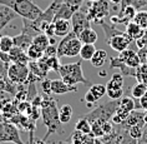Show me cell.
Here are the masks:
<instances>
[{"instance_id": "21", "label": "cell", "mask_w": 147, "mask_h": 144, "mask_svg": "<svg viewBox=\"0 0 147 144\" xmlns=\"http://www.w3.org/2000/svg\"><path fill=\"white\" fill-rule=\"evenodd\" d=\"M79 39L82 44H95L98 40V35H97V33L90 27V28H86L85 30L79 35Z\"/></svg>"}, {"instance_id": "45", "label": "cell", "mask_w": 147, "mask_h": 144, "mask_svg": "<svg viewBox=\"0 0 147 144\" xmlns=\"http://www.w3.org/2000/svg\"><path fill=\"white\" fill-rule=\"evenodd\" d=\"M0 59H1L6 64H11V60H10V55L9 53H5V51H0Z\"/></svg>"}, {"instance_id": "26", "label": "cell", "mask_w": 147, "mask_h": 144, "mask_svg": "<svg viewBox=\"0 0 147 144\" xmlns=\"http://www.w3.org/2000/svg\"><path fill=\"white\" fill-rule=\"evenodd\" d=\"M96 48L95 44H82L81 50H80V58L81 60H91L94 54L96 53Z\"/></svg>"}, {"instance_id": "38", "label": "cell", "mask_w": 147, "mask_h": 144, "mask_svg": "<svg viewBox=\"0 0 147 144\" xmlns=\"http://www.w3.org/2000/svg\"><path fill=\"white\" fill-rule=\"evenodd\" d=\"M91 133L95 138H102L104 136V130H102V121H94L91 123Z\"/></svg>"}, {"instance_id": "24", "label": "cell", "mask_w": 147, "mask_h": 144, "mask_svg": "<svg viewBox=\"0 0 147 144\" xmlns=\"http://www.w3.org/2000/svg\"><path fill=\"white\" fill-rule=\"evenodd\" d=\"M72 106L70 104H65L61 108H59V118H60V121L62 124L70 123V120L72 118Z\"/></svg>"}, {"instance_id": "22", "label": "cell", "mask_w": 147, "mask_h": 144, "mask_svg": "<svg viewBox=\"0 0 147 144\" xmlns=\"http://www.w3.org/2000/svg\"><path fill=\"white\" fill-rule=\"evenodd\" d=\"M109 59V54L107 51L104 50V49H100V50H96V53L94 54L92 59H91V64H92L95 68H102V66L105 65V63Z\"/></svg>"}, {"instance_id": "46", "label": "cell", "mask_w": 147, "mask_h": 144, "mask_svg": "<svg viewBox=\"0 0 147 144\" xmlns=\"http://www.w3.org/2000/svg\"><path fill=\"white\" fill-rule=\"evenodd\" d=\"M140 106L142 110H147V93L140 99Z\"/></svg>"}, {"instance_id": "25", "label": "cell", "mask_w": 147, "mask_h": 144, "mask_svg": "<svg viewBox=\"0 0 147 144\" xmlns=\"http://www.w3.org/2000/svg\"><path fill=\"white\" fill-rule=\"evenodd\" d=\"M123 87V75L121 73H115L106 84V89H121Z\"/></svg>"}, {"instance_id": "44", "label": "cell", "mask_w": 147, "mask_h": 144, "mask_svg": "<svg viewBox=\"0 0 147 144\" xmlns=\"http://www.w3.org/2000/svg\"><path fill=\"white\" fill-rule=\"evenodd\" d=\"M137 144H147V124L145 125V128H143L142 136L137 140Z\"/></svg>"}, {"instance_id": "2", "label": "cell", "mask_w": 147, "mask_h": 144, "mask_svg": "<svg viewBox=\"0 0 147 144\" xmlns=\"http://www.w3.org/2000/svg\"><path fill=\"white\" fill-rule=\"evenodd\" d=\"M0 4L11 8L21 19L35 20L41 15L44 10L32 0H0Z\"/></svg>"}, {"instance_id": "37", "label": "cell", "mask_w": 147, "mask_h": 144, "mask_svg": "<svg viewBox=\"0 0 147 144\" xmlns=\"http://www.w3.org/2000/svg\"><path fill=\"white\" fill-rule=\"evenodd\" d=\"M146 124H138V125H134V127H131L130 129L127 130V133L130 134L132 138L135 139H140L142 136V133H143V128H145Z\"/></svg>"}, {"instance_id": "16", "label": "cell", "mask_w": 147, "mask_h": 144, "mask_svg": "<svg viewBox=\"0 0 147 144\" xmlns=\"http://www.w3.org/2000/svg\"><path fill=\"white\" fill-rule=\"evenodd\" d=\"M76 90H78V88L66 84L62 79L51 80V91L54 94H66V93H71V91H76Z\"/></svg>"}, {"instance_id": "50", "label": "cell", "mask_w": 147, "mask_h": 144, "mask_svg": "<svg viewBox=\"0 0 147 144\" xmlns=\"http://www.w3.org/2000/svg\"><path fill=\"white\" fill-rule=\"evenodd\" d=\"M94 144H105V143L101 140V138H96L95 139V142H94Z\"/></svg>"}, {"instance_id": "6", "label": "cell", "mask_w": 147, "mask_h": 144, "mask_svg": "<svg viewBox=\"0 0 147 144\" xmlns=\"http://www.w3.org/2000/svg\"><path fill=\"white\" fill-rule=\"evenodd\" d=\"M0 143H13L25 144L19 133V129L14 123L10 121H0Z\"/></svg>"}, {"instance_id": "39", "label": "cell", "mask_w": 147, "mask_h": 144, "mask_svg": "<svg viewBox=\"0 0 147 144\" xmlns=\"http://www.w3.org/2000/svg\"><path fill=\"white\" fill-rule=\"evenodd\" d=\"M40 88H41V90H42V94H45V95H50L53 91H51V80L50 79H42L41 82H40Z\"/></svg>"}, {"instance_id": "51", "label": "cell", "mask_w": 147, "mask_h": 144, "mask_svg": "<svg viewBox=\"0 0 147 144\" xmlns=\"http://www.w3.org/2000/svg\"><path fill=\"white\" fill-rule=\"evenodd\" d=\"M143 120L147 124V110H143Z\"/></svg>"}, {"instance_id": "31", "label": "cell", "mask_w": 147, "mask_h": 144, "mask_svg": "<svg viewBox=\"0 0 147 144\" xmlns=\"http://www.w3.org/2000/svg\"><path fill=\"white\" fill-rule=\"evenodd\" d=\"M75 130H79L80 133H84V134H89V133H91V123L85 117L80 118L78 123L75 124Z\"/></svg>"}, {"instance_id": "34", "label": "cell", "mask_w": 147, "mask_h": 144, "mask_svg": "<svg viewBox=\"0 0 147 144\" xmlns=\"http://www.w3.org/2000/svg\"><path fill=\"white\" fill-rule=\"evenodd\" d=\"M134 21L136 24H138L142 29L147 30V12L146 10H140V12L136 13Z\"/></svg>"}, {"instance_id": "5", "label": "cell", "mask_w": 147, "mask_h": 144, "mask_svg": "<svg viewBox=\"0 0 147 144\" xmlns=\"http://www.w3.org/2000/svg\"><path fill=\"white\" fill-rule=\"evenodd\" d=\"M82 43L80 39L75 35V33L71 31L64 38H61L60 43L57 45V58L60 59L62 57H69L74 58L80 55V50H81Z\"/></svg>"}, {"instance_id": "30", "label": "cell", "mask_w": 147, "mask_h": 144, "mask_svg": "<svg viewBox=\"0 0 147 144\" xmlns=\"http://www.w3.org/2000/svg\"><path fill=\"white\" fill-rule=\"evenodd\" d=\"M100 25L102 27V29H104L105 36L107 38V40L111 39L112 36H115V35H119V34H122V33H125V31H121V30H119V29H116L115 25H109V24H106L104 20L100 21Z\"/></svg>"}, {"instance_id": "9", "label": "cell", "mask_w": 147, "mask_h": 144, "mask_svg": "<svg viewBox=\"0 0 147 144\" xmlns=\"http://www.w3.org/2000/svg\"><path fill=\"white\" fill-rule=\"evenodd\" d=\"M29 74H30V70L28 65H19L11 63L8 68V79L16 85L26 83Z\"/></svg>"}, {"instance_id": "42", "label": "cell", "mask_w": 147, "mask_h": 144, "mask_svg": "<svg viewBox=\"0 0 147 144\" xmlns=\"http://www.w3.org/2000/svg\"><path fill=\"white\" fill-rule=\"evenodd\" d=\"M10 64H6V63H4L0 59V75L3 76H6L8 78V68H9Z\"/></svg>"}, {"instance_id": "36", "label": "cell", "mask_w": 147, "mask_h": 144, "mask_svg": "<svg viewBox=\"0 0 147 144\" xmlns=\"http://www.w3.org/2000/svg\"><path fill=\"white\" fill-rule=\"evenodd\" d=\"M127 5H131L137 10V9H141L143 6L147 5V0H122L121 3V8H125Z\"/></svg>"}, {"instance_id": "8", "label": "cell", "mask_w": 147, "mask_h": 144, "mask_svg": "<svg viewBox=\"0 0 147 144\" xmlns=\"http://www.w3.org/2000/svg\"><path fill=\"white\" fill-rule=\"evenodd\" d=\"M71 25L72 31L79 38V35L85 30L86 28L91 27V21L87 15V8H80L74 15L71 16Z\"/></svg>"}, {"instance_id": "55", "label": "cell", "mask_w": 147, "mask_h": 144, "mask_svg": "<svg viewBox=\"0 0 147 144\" xmlns=\"http://www.w3.org/2000/svg\"><path fill=\"white\" fill-rule=\"evenodd\" d=\"M0 39H1V36H0Z\"/></svg>"}, {"instance_id": "41", "label": "cell", "mask_w": 147, "mask_h": 144, "mask_svg": "<svg viewBox=\"0 0 147 144\" xmlns=\"http://www.w3.org/2000/svg\"><path fill=\"white\" fill-rule=\"evenodd\" d=\"M45 57H57V46L55 45H49L44 51Z\"/></svg>"}, {"instance_id": "29", "label": "cell", "mask_w": 147, "mask_h": 144, "mask_svg": "<svg viewBox=\"0 0 147 144\" xmlns=\"http://www.w3.org/2000/svg\"><path fill=\"white\" fill-rule=\"evenodd\" d=\"M147 93V84L145 83H137L136 85L132 87L131 90V97L135 99V100H140L143 95Z\"/></svg>"}, {"instance_id": "48", "label": "cell", "mask_w": 147, "mask_h": 144, "mask_svg": "<svg viewBox=\"0 0 147 144\" xmlns=\"http://www.w3.org/2000/svg\"><path fill=\"white\" fill-rule=\"evenodd\" d=\"M110 1H111L113 5H121V3H122V0H110Z\"/></svg>"}, {"instance_id": "13", "label": "cell", "mask_w": 147, "mask_h": 144, "mask_svg": "<svg viewBox=\"0 0 147 144\" xmlns=\"http://www.w3.org/2000/svg\"><path fill=\"white\" fill-rule=\"evenodd\" d=\"M54 25H55V36L56 38H64V36H66L72 31L71 20L69 19H55Z\"/></svg>"}, {"instance_id": "54", "label": "cell", "mask_w": 147, "mask_h": 144, "mask_svg": "<svg viewBox=\"0 0 147 144\" xmlns=\"http://www.w3.org/2000/svg\"><path fill=\"white\" fill-rule=\"evenodd\" d=\"M117 144H120V138H119V142H117Z\"/></svg>"}, {"instance_id": "12", "label": "cell", "mask_w": 147, "mask_h": 144, "mask_svg": "<svg viewBox=\"0 0 147 144\" xmlns=\"http://www.w3.org/2000/svg\"><path fill=\"white\" fill-rule=\"evenodd\" d=\"M138 124H146L145 120H143V112L140 109H134L132 112H130L126 120L119 125L120 127L119 129H121V130H128L131 127L138 125Z\"/></svg>"}, {"instance_id": "40", "label": "cell", "mask_w": 147, "mask_h": 144, "mask_svg": "<svg viewBox=\"0 0 147 144\" xmlns=\"http://www.w3.org/2000/svg\"><path fill=\"white\" fill-rule=\"evenodd\" d=\"M102 130H104V135L106 134H111L112 132H115V129H113V123L112 121H102Z\"/></svg>"}, {"instance_id": "1", "label": "cell", "mask_w": 147, "mask_h": 144, "mask_svg": "<svg viewBox=\"0 0 147 144\" xmlns=\"http://www.w3.org/2000/svg\"><path fill=\"white\" fill-rule=\"evenodd\" d=\"M40 113H41L42 123L46 125L47 132L44 139L47 140L50 135L55 133H60L62 130V123L59 118V106L55 99L50 98V95L42 94V103L40 106Z\"/></svg>"}, {"instance_id": "33", "label": "cell", "mask_w": 147, "mask_h": 144, "mask_svg": "<svg viewBox=\"0 0 147 144\" xmlns=\"http://www.w3.org/2000/svg\"><path fill=\"white\" fill-rule=\"evenodd\" d=\"M14 48V39L10 35H3L0 39V51H5L9 53Z\"/></svg>"}, {"instance_id": "7", "label": "cell", "mask_w": 147, "mask_h": 144, "mask_svg": "<svg viewBox=\"0 0 147 144\" xmlns=\"http://www.w3.org/2000/svg\"><path fill=\"white\" fill-rule=\"evenodd\" d=\"M110 0H97V1L90 3V6L87 8V15L90 21H94L96 24H100V21L104 20L110 14Z\"/></svg>"}, {"instance_id": "18", "label": "cell", "mask_w": 147, "mask_h": 144, "mask_svg": "<svg viewBox=\"0 0 147 144\" xmlns=\"http://www.w3.org/2000/svg\"><path fill=\"white\" fill-rule=\"evenodd\" d=\"M125 33H126V34L130 36L132 40H137V39L142 38V36L145 35L146 30H145V29H142L138 24H136L135 21L132 20V21H128V23L126 24V29H125Z\"/></svg>"}, {"instance_id": "27", "label": "cell", "mask_w": 147, "mask_h": 144, "mask_svg": "<svg viewBox=\"0 0 147 144\" xmlns=\"http://www.w3.org/2000/svg\"><path fill=\"white\" fill-rule=\"evenodd\" d=\"M44 64H45V66L47 68V70H54V72H59V68H60V59H59L57 57H44L40 59Z\"/></svg>"}, {"instance_id": "43", "label": "cell", "mask_w": 147, "mask_h": 144, "mask_svg": "<svg viewBox=\"0 0 147 144\" xmlns=\"http://www.w3.org/2000/svg\"><path fill=\"white\" fill-rule=\"evenodd\" d=\"M44 34L47 35L49 38H53V36H55V25H54V23H51V24L49 25V27H47V28L45 29Z\"/></svg>"}, {"instance_id": "11", "label": "cell", "mask_w": 147, "mask_h": 144, "mask_svg": "<svg viewBox=\"0 0 147 144\" xmlns=\"http://www.w3.org/2000/svg\"><path fill=\"white\" fill-rule=\"evenodd\" d=\"M131 42H132V39L126 34V33L115 35V36H112L111 39L107 40V43H109V45L111 46V49L117 51V53H121V51L128 49Z\"/></svg>"}, {"instance_id": "52", "label": "cell", "mask_w": 147, "mask_h": 144, "mask_svg": "<svg viewBox=\"0 0 147 144\" xmlns=\"http://www.w3.org/2000/svg\"><path fill=\"white\" fill-rule=\"evenodd\" d=\"M3 120H4V118H3V114L0 112V121H3Z\"/></svg>"}, {"instance_id": "28", "label": "cell", "mask_w": 147, "mask_h": 144, "mask_svg": "<svg viewBox=\"0 0 147 144\" xmlns=\"http://www.w3.org/2000/svg\"><path fill=\"white\" fill-rule=\"evenodd\" d=\"M32 45H35L38 49H40L41 51H45V49L50 45V42H49V36L45 35L44 33L41 34L36 35L34 39H32Z\"/></svg>"}, {"instance_id": "10", "label": "cell", "mask_w": 147, "mask_h": 144, "mask_svg": "<svg viewBox=\"0 0 147 144\" xmlns=\"http://www.w3.org/2000/svg\"><path fill=\"white\" fill-rule=\"evenodd\" d=\"M104 95H106V85H104V84H94L86 91L82 102H85L89 108H94V106L97 105V102Z\"/></svg>"}, {"instance_id": "3", "label": "cell", "mask_w": 147, "mask_h": 144, "mask_svg": "<svg viewBox=\"0 0 147 144\" xmlns=\"http://www.w3.org/2000/svg\"><path fill=\"white\" fill-rule=\"evenodd\" d=\"M57 73L60 74V78L69 85L76 87L80 83L87 84V80L84 76L82 72V60L70 63V64H61Z\"/></svg>"}, {"instance_id": "32", "label": "cell", "mask_w": 147, "mask_h": 144, "mask_svg": "<svg viewBox=\"0 0 147 144\" xmlns=\"http://www.w3.org/2000/svg\"><path fill=\"white\" fill-rule=\"evenodd\" d=\"M119 108L126 110V112H132L134 109H136V103H135V99L134 98H130V97H122L120 99V105Z\"/></svg>"}, {"instance_id": "53", "label": "cell", "mask_w": 147, "mask_h": 144, "mask_svg": "<svg viewBox=\"0 0 147 144\" xmlns=\"http://www.w3.org/2000/svg\"><path fill=\"white\" fill-rule=\"evenodd\" d=\"M87 1H90V3H94V1H97V0H87Z\"/></svg>"}, {"instance_id": "20", "label": "cell", "mask_w": 147, "mask_h": 144, "mask_svg": "<svg viewBox=\"0 0 147 144\" xmlns=\"http://www.w3.org/2000/svg\"><path fill=\"white\" fill-rule=\"evenodd\" d=\"M78 10L79 9L74 8V6L67 4V3L64 0V3L61 4L60 9H59V12L56 14V16H55V19H69V20H71V16L78 12Z\"/></svg>"}, {"instance_id": "17", "label": "cell", "mask_w": 147, "mask_h": 144, "mask_svg": "<svg viewBox=\"0 0 147 144\" xmlns=\"http://www.w3.org/2000/svg\"><path fill=\"white\" fill-rule=\"evenodd\" d=\"M95 139L96 138L94 136L92 133L84 134V133H80L79 130H74L71 138H70V144H94Z\"/></svg>"}, {"instance_id": "19", "label": "cell", "mask_w": 147, "mask_h": 144, "mask_svg": "<svg viewBox=\"0 0 147 144\" xmlns=\"http://www.w3.org/2000/svg\"><path fill=\"white\" fill-rule=\"evenodd\" d=\"M14 39V46H18L20 49H23L24 51H26L29 49V46L32 44V36L29 34H25V33H20L16 36H13Z\"/></svg>"}, {"instance_id": "23", "label": "cell", "mask_w": 147, "mask_h": 144, "mask_svg": "<svg viewBox=\"0 0 147 144\" xmlns=\"http://www.w3.org/2000/svg\"><path fill=\"white\" fill-rule=\"evenodd\" d=\"M136 9L134 8V6H131V5H127V6H125V8H121L120 10V21H121V24H127L128 21H132L134 20V18L136 15Z\"/></svg>"}, {"instance_id": "15", "label": "cell", "mask_w": 147, "mask_h": 144, "mask_svg": "<svg viewBox=\"0 0 147 144\" xmlns=\"http://www.w3.org/2000/svg\"><path fill=\"white\" fill-rule=\"evenodd\" d=\"M9 55H10V60L14 64H19V65H29V59L26 51H24L23 49L18 46H14L11 50L9 51Z\"/></svg>"}, {"instance_id": "47", "label": "cell", "mask_w": 147, "mask_h": 144, "mask_svg": "<svg viewBox=\"0 0 147 144\" xmlns=\"http://www.w3.org/2000/svg\"><path fill=\"white\" fill-rule=\"evenodd\" d=\"M31 144H47V142L45 139H34V142H32Z\"/></svg>"}, {"instance_id": "14", "label": "cell", "mask_w": 147, "mask_h": 144, "mask_svg": "<svg viewBox=\"0 0 147 144\" xmlns=\"http://www.w3.org/2000/svg\"><path fill=\"white\" fill-rule=\"evenodd\" d=\"M18 16L19 15H18L11 8L0 4V31H1L11 20L16 19Z\"/></svg>"}, {"instance_id": "49", "label": "cell", "mask_w": 147, "mask_h": 144, "mask_svg": "<svg viewBox=\"0 0 147 144\" xmlns=\"http://www.w3.org/2000/svg\"><path fill=\"white\" fill-rule=\"evenodd\" d=\"M56 36H53V38H49V42H50V45H55V43H56Z\"/></svg>"}, {"instance_id": "35", "label": "cell", "mask_w": 147, "mask_h": 144, "mask_svg": "<svg viewBox=\"0 0 147 144\" xmlns=\"http://www.w3.org/2000/svg\"><path fill=\"white\" fill-rule=\"evenodd\" d=\"M26 54L30 60H39V59H41L44 57V51H41L40 49H38L35 45H31L29 46V49L26 50Z\"/></svg>"}, {"instance_id": "4", "label": "cell", "mask_w": 147, "mask_h": 144, "mask_svg": "<svg viewBox=\"0 0 147 144\" xmlns=\"http://www.w3.org/2000/svg\"><path fill=\"white\" fill-rule=\"evenodd\" d=\"M119 105H120V100H110L107 103H104V104L96 105L90 110L89 114H86L85 118L90 123L111 120V118L116 113Z\"/></svg>"}]
</instances>
